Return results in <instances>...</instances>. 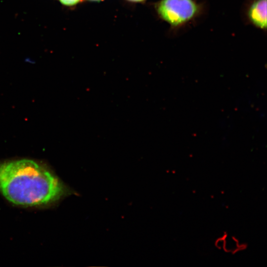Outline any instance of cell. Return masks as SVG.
Listing matches in <instances>:
<instances>
[{"instance_id": "3", "label": "cell", "mask_w": 267, "mask_h": 267, "mask_svg": "<svg viewBox=\"0 0 267 267\" xmlns=\"http://www.w3.org/2000/svg\"><path fill=\"white\" fill-rule=\"evenodd\" d=\"M247 17L254 26L267 29V0H253L248 6Z\"/></svg>"}, {"instance_id": "6", "label": "cell", "mask_w": 267, "mask_h": 267, "mask_svg": "<svg viewBox=\"0 0 267 267\" xmlns=\"http://www.w3.org/2000/svg\"><path fill=\"white\" fill-rule=\"evenodd\" d=\"M131 1H134V2H138V1H142L144 0H129Z\"/></svg>"}, {"instance_id": "4", "label": "cell", "mask_w": 267, "mask_h": 267, "mask_svg": "<svg viewBox=\"0 0 267 267\" xmlns=\"http://www.w3.org/2000/svg\"><path fill=\"white\" fill-rule=\"evenodd\" d=\"M215 246L219 250H222L224 252L232 254L245 250L247 246L246 244L240 242L235 237H229L228 234L225 233L215 240Z\"/></svg>"}, {"instance_id": "7", "label": "cell", "mask_w": 267, "mask_h": 267, "mask_svg": "<svg viewBox=\"0 0 267 267\" xmlns=\"http://www.w3.org/2000/svg\"><path fill=\"white\" fill-rule=\"evenodd\" d=\"M91 0L98 1V0Z\"/></svg>"}, {"instance_id": "2", "label": "cell", "mask_w": 267, "mask_h": 267, "mask_svg": "<svg viewBox=\"0 0 267 267\" xmlns=\"http://www.w3.org/2000/svg\"><path fill=\"white\" fill-rule=\"evenodd\" d=\"M157 10L163 20L178 28L198 16L202 8L194 0H161Z\"/></svg>"}, {"instance_id": "1", "label": "cell", "mask_w": 267, "mask_h": 267, "mask_svg": "<svg viewBox=\"0 0 267 267\" xmlns=\"http://www.w3.org/2000/svg\"><path fill=\"white\" fill-rule=\"evenodd\" d=\"M0 192L13 204L35 206L58 201L73 191L45 166L24 159L0 162Z\"/></svg>"}, {"instance_id": "5", "label": "cell", "mask_w": 267, "mask_h": 267, "mask_svg": "<svg viewBox=\"0 0 267 267\" xmlns=\"http://www.w3.org/2000/svg\"><path fill=\"white\" fill-rule=\"evenodd\" d=\"M64 5L66 6H72L76 4L82 0H59Z\"/></svg>"}]
</instances>
